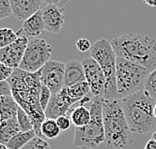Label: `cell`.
I'll return each instance as SVG.
<instances>
[{"mask_svg":"<svg viewBox=\"0 0 156 149\" xmlns=\"http://www.w3.org/2000/svg\"><path fill=\"white\" fill-rule=\"evenodd\" d=\"M7 81L11 85L14 99L30 117L37 136L42 137L41 125L46 120V116L40 104L42 84L39 71L30 73L17 68Z\"/></svg>","mask_w":156,"mask_h":149,"instance_id":"1","label":"cell"},{"mask_svg":"<svg viewBox=\"0 0 156 149\" xmlns=\"http://www.w3.org/2000/svg\"><path fill=\"white\" fill-rule=\"evenodd\" d=\"M117 57L139 64L152 72L156 69V41L143 34L127 33L111 41Z\"/></svg>","mask_w":156,"mask_h":149,"instance_id":"2","label":"cell"},{"mask_svg":"<svg viewBox=\"0 0 156 149\" xmlns=\"http://www.w3.org/2000/svg\"><path fill=\"white\" fill-rule=\"evenodd\" d=\"M103 125L104 143L108 148L127 149L133 144V133L127 122L120 99H103Z\"/></svg>","mask_w":156,"mask_h":149,"instance_id":"3","label":"cell"},{"mask_svg":"<svg viewBox=\"0 0 156 149\" xmlns=\"http://www.w3.org/2000/svg\"><path fill=\"white\" fill-rule=\"evenodd\" d=\"M121 104L132 133L147 134L156 127L154 100L145 90L124 97Z\"/></svg>","mask_w":156,"mask_h":149,"instance_id":"4","label":"cell"},{"mask_svg":"<svg viewBox=\"0 0 156 149\" xmlns=\"http://www.w3.org/2000/svg\"><path fill=\"white\" fill-rule=\"evenodd\" d=\"M91 120L88 125L79 127L74 132L73 144L81 149H95L105 142L103 125V98L93 97L90 104Z\"/></svg>","mask_w":156,"mask_h":149,"instance_id":"5","label":"cell"},{"mask_svg":"<svg viewBox=\"0 0 156 149\" xmlns=\"http://www.w3.org/2000/svg\"><path fill=\"white\" fill-rule=\"evenodd\" d=\"M151 71L136 63L117 57L116 83L119 99L144 90Z\"/></svg>","mask_w":156,"mask_h":149,"instance_id":"6","label":"cell"},{"mask_svg":"<svg viewBox=\"0 0 156 149\" xmlns=\"http://www.w3.org/2000/svg\"><path fill=\"white\" fill-rule=\"evenodd\" d=\"M90 55L100 65L106 78L105 94L103 99H108V100L119 99L116 83L117 55L112 47L111 41L107 40L106 38H100L94 44H92Z\"/></svg>","mask_w":156,"mask_h":149,"instance_id":"7","label":"cell"},{"mask_svg":"<svg viewBox=\"0 0 156 149\" xmlns=\"http://www.w3.org/2000/svg\"><path fill=\"white\" fill-rule=\"evenodd\" d=\"M52 46L44 39L33 38L29 40L27 49L19 66V69L30 73H36L50 61Z\"/></svg>","mask_w":156,"mask_h":149,"instance_id":"8","label":"cell"},{"mask_svg":"<svg viewBox=\"0 0 156 149\" xmlns=\"http://www.w3.org/2000/svg\"><path fill=\"white\" fill-rule=\"evenodd\" d=\"M40 81L52 92V95L57 94L64 88L65 63L58 60H50L40 71Z\"/></svg>","mask_w":156,"mask_h":149,"instance_id":"9","label":"cell"},{"mask_svg":"<svg viewBox=\"0 0 156 149\" xmlns=\"http://www.w3.org/2000/svg\"><path fill=\"white\" fill-rule=\"evenodd\" d=\"M68 1H45L41 9L45 30L51 33H59L65 24V5Z\"/></svg>","mask_w":156,"mask_h":149,"instance_id":"10","label":"cell"},{"mask_svg":"<svg viewBox=\"0 0 156 149\" xmlns=\"http://www.w3.org/2000/svg\"><path fill=\"white\" fill-rule=\"evenodd\" d=\"M82 64L84 67L86 82L91 89V94L94 97L103 98L106 85V78L103 70L96 60H94L92 57L84 59Z\"/></svg>","mask_w":156,"mask_h":149,"instance_id":"11","label":"cell"},{"mask_svg":"<svg viewBox=\"0 0 156 149\" xmlns=\"http://www.w3.org/2000/svg\"><path fill=\"white\" fill-rule=\"evenodd\" d=\"M18 34L19 38L13 44L0 49V62L13 69L19 68L29 43L27 36L20 34L19 31Z\"/></svg>","mask_w":156,"mask_h":149,"instance_id":"12","label":"cell"},{"mask_svg":"<svg viewBox=\"0 0 156 149\" xmlns=\"http://www.w3.org/2000/svg\"><path fill=\"white\" fill-rule=\"evenodd\" d=\"M75 102L70 98L67 88L64 87L59 93L52 95L51 100L45 110L46 118L55 120L60 116H68Z\"/></svg>","mask_w":156,"mask_h":149,"instance_id":"13","label":"cell"},{"mask_svg":"<svg viewBox=\"0 0 156 149\" xmlns=\"http://www.w3.org/2000/svg\"><path fill=\"white\" fill-rule=\"evenodd\" d=\"M13 15L21 21H26L43 8L45 1L40 0H10Z\"/></svg>","mask_w":156,"mask_h":149,"instance_id":"14","label":"cell"},{"mask_svg":"<svg viewBox=\"0 0 156 149\" xmlns=\"http://www.w3.org/2000/svg\"><path fill=\"white\" fill-rule=\"evenodd\" d=\"M86 81L82 62L78 60H70L65 63V78L64 87H70L73 85Z\"/></svg>","mask_w":156,"mask_h":149,"instance_id":"15","label":"cell"},{"mask_svg":"<svg viewBox=\"0 0 156 149\" xmlns=\"http://www.w3.org/2000/svg\"><path fill=\"white\" fill-rule=\"evenodd\" d=\"M45 31V25L43 17H42V11H38L34 14L29 19L24 21L22 24V28L19 30V33H22L27 37L31 38H38L41 34H43Z\"/></svg>","mask_w":156,"mask_h":149,"instance_id":"16","label":"cell"},{"mask_svg":"<svg viewBox=\"0 0 156 149\" xmlns=\"http://www.w3.org/2000/svg\"><path fill=\"white\" fill-rule=\"evenodd\" d=\"M0 107H1V122L17 118L19 105L13 96H0Z\"/></svg>","mask_w":156,"mask_h":149,"instance_id":"17","label":"cell"},{"mask_svg":"<svg viewBox=\"0 0 156 149\" xmlns=\"http://www.w3.org/2000/svg\"><path fill=\"white\" fill-rule=\"evenodd\" d=\"M20 131L21 129L17 118L2 121L0 125V143L6 145L8 141Z\"/></svg>","mask_w":156,"mask_h":149,"instance_id":"18","label":"cell"},{"mask_svg":"<svg viewBox=\"0 0 156 149\" xmlns=\"http://www.w3.org/2000/svg\"><path fill=\"white\" fill-rule=\"evenodd\" d=\"M36 136L37 134L34 130L26 131V132L20 131L15 136H13L6 145L9 149H22L27 143H29Z\"/></svg>","mask_w":156,"mask_h":149,"instance_id":"19","label":"cell"},{"mask_svg":"<svg viewBox=\"0 0 156 149\" xmlns=\"http://www.w3.org/2000/svg\"><path fill=\"white\" fill-rule=\"evenodd\" d=\"M66 88H67V92H68V95L75 103L81 101L84 97L89 95V93L91 92L89 85H88L86 81Z\"/></svg>","mask_w":156,"mask_h":149,"instance_id":"20","label":"cell"},{"mask_svg":"<svg viewBox=\"0 0 156 149\" xmlns=\"http://www.w3.org/2000/svg\"><path fill=\"white\" fill-rule=\"evenodd\" d=\"M61 130L58 127L56 120L46 118L45 121L41 125V134L42 137L48 138V139H55L60 135Z\"/></svg>","mask_w":156,"mask_h":149,"instance_id":"21","label":"cell"},{"mask_svg":"<svg viewBox=\"0 0 156 149\" xmlns=\"http://www.w3.org/2000/svg\"><path fill=\"white\" fill-rule=\"evenodd\" d=\"M19 38L18 32H14L11 28H2L0 30V48L13 44Z\"/></svg>","mask_w":156,"mask_h":149,"instance_id":"22","label":"cell"},{"mask_svg":"<svg viewBox=\"0 0 156 149\" xmlns=\"http://www.w3.org/2000/svg\"><path fill=\"white\" fill-rule=\"evenodd\" d=\"M17 120H18V123H19L21 131L26 132V131L34 130L33 124H32V121H31L30 117L28 116L27 113L24 111L23 109L20 107V106L18 108V112H17Z\"/></svg>","mask_w":156,"mask_h":149,"instance_id":"23","label":"cell"},{"mask_svg":"<svg viewBox=\"0 0 156 149\" xmlns=\"http://www.w3.org/2000/svg\"><path fill=\"white\" fill-rule=\"evenodd\" d=\"M144 90L146 91L154 100H156V69L150 73L146 83H145Z\"/></svg>","mask_w":156,"mask_h":149,"instance_id":"24","label":"cell"},{"mask_svg":"<svg viewBox=\"0 0 156 149\" xmlns=\"http://www.w3.org/2000/svg\"><path fill=\"white\" fill-rule=\"evenodd\" d=\"M22 149H51V146L42 137L36 136L29 143H27Z\"/></svg>","mask_w":156,"mask_h":149,"instance_id":"25","label":"cell"},{"mask_svg":"<svg viewBox=\"0 0 156 149\" xmlns=\"http://www.w3.org/2000/svg\"><path fill=\"white\" fill-rule=\"evenodd\" d=\"M51 97H52V92L50 91V89L48 87H46L45 85H42L40 91V104L44 111L47 108L49 102L51 100Z\"/></svg>","mask_w":156,"mask_h":149,"instance_id":"26","label":"cell"},{"mask_svg":"<svg viewBox=\"0 0 156 149\" xmlns=\"http://www.w3.org/2000/svg\"><path fill=\"white\" fill-rule=\"evenodd\" d=\"M13 14L10 0H0V19H5Z\"/></svg>","mask_w":156,"mask_h":149,"instance_id":"27","label":"cell"},{"mask_svg":"<svg viewBox=\"0 0 156 149\" xmlns=\"http://www.w3.org/2000/svg\"><path fill=\"white\" fill-rule=\"evenodd\" d=\"M14 70L15 69L6 66L5 64H3V63H0V80L7 81L10 77H11Z\"/></svg>","mask_w":156,"mask_h":149,"instance_id":"28","label":"cell"},{"mask_svg":"<svg viewBox=\"0 0 156 149\" xmlns=\"http://www.w3.org/2000/svg\"><path fill=\"white\" fill-rule=\"evenodd\" d=\"M56 120V123H57V125L58 127L60 128V130H63V131H65V130H68L70 127H71V119H70V117L68 116H60L58 117L57 119H55Z\"/></svg>","mask_w":156,"mask_h":149,"instance_id":"29","label":"cell"},{"mask_svg":"<svg viewBox=\"0 0 156 149\" xmlns=\"http://www.w3.org/2000/svg\"><path fill=\"white\" fill-rule=\"evenodd\" d=\"M76 47L80 52H87L91 50L92 44L86 38H79L76 42Z\"/></svg>","mask_w":156,"mask_h":149,"instance_id":"30","label":"cell"},{"mask_svg":"<svg viewBox=\"0 0 156 149\" xmlns=\"http://www.w3.org/2000/svg\"><path fill=\"white\" fill-rule=\"evenodd\" d=\"M0 96H13L12 88L8 81L0 82Z\"/></svg>","mask_w":156,"mask_h":149,"instance_id":"31","label":"cell"},{"mask_svg":"<svg viewBox=\"0 0 156 149\" xmlns=\"http://www.w3.org/2000/svg\"><path fill=\"white\" fill-rule=\"evenodd\" d=\"M144 149H156V141L151 138V139L146 143V145H145Z\"/></svg>","mask_w":156,"mask_h":149,"instance_id":"32","label":"cell"},{"mask_svg":"<svg viewBox=\"0 0 156 149\" xmlns=\"http://www.w3.org/2000/svg\"><path fill=\"white\" fill-rule=\"evenodd\" d=\"M144 2L146 3L147 5L155 7V8H156V0H152V1H149V0H144Z\"/></svg>","mask_w":156,"mask_h":149,"instance_id":"33","label":"cell"},{"mask_svg":"<svg viewBox=\"0 0 156 149\" xmlns=\"http://www.w3.org/2000/svg\"><path fill=\"white\" fill-rule=\"evenodd\" d=\"M0 149H9V148L7 147V145H5V144H2V143H0Z\"/></svg>","mask_w":156,"mask_h":149,"instance_id":"34","label":"cell"},{"mask_svg":"<svg viewBox=\"0 0 156 149\" xmlns=\"http://www.w3.org/2000/svg\"><path fill=\"white\" fill-rule=\"evenodd\" d=\"M152 139L156 141V131H155V132H153V134H152Z\"/></svg>","mask_w":156,"mask_h":149,"instance_id":"35","label":"cell"},{"mask_svg":"<svg viewBox=\"0 0 156 149\" xmlns=\"http://www.w3.org/2000/svg\"><path fill=\"white\" fill-rule=\"evenodd\" d=\"M154 116H155V118H156V104H155V107H154Z\"/></svg>","mask_w":156,"mask_h":149,"instance_id":"36","label":"cell"}]
</instances>
